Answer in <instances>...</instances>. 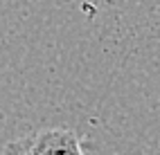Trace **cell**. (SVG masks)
Listing matches in <instances>:
<instances>
[{
  "label": "cell",
  "instance_id": "obj_1",
  "mask_svg": "<svg viewBox=\"0 0 160 155\" xmlns=\"http://www.w3.org/2000/svg\"><path fill=\"white\" fill-rule=\"evenodd\" d=\"M2 155H86L81 137L70 128H41L12 139Z\"/></svg>",
  "mask_w": 160,
  "mask_h": 155
}]
</instances>
